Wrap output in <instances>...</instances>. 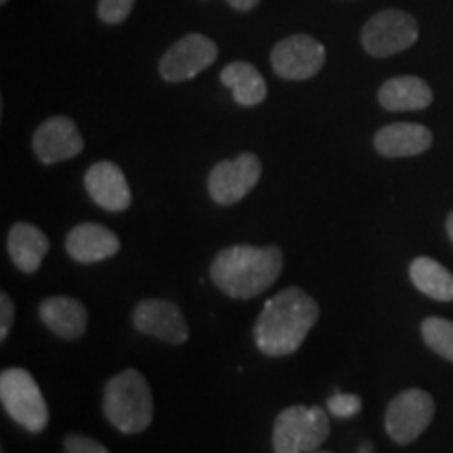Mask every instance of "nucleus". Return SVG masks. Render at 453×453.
Masks as SVG:
<instances>
[{
    "label": "nucleus",
    "instance_id": "4be33fe9",
    "mask_svg": "<svg viewBox=\"0 0 453 453\" xmlns=\"http://www.w3.org/2000/svg\"><path fill=\"white\" fill-rule=\"evenodd\" d=\"M134 0H99V19L105 21V24L116 26L127 21V17L133 13Z\"/></svg>",
    "mask_w": 453,
    "mask_h": 453
},
{
    "label": "nucleus",
    "instance_id": "a211bd4d",
    "mask_svg": "<svg viewBox=\"0 0 453 453\" xmlns=\"http://www.w3.org/2000/svg\"><path fill=\"white\" fill-rule=\"evenodd\" d=\"M378 101L388 111L426 110L433 104V90L418 76H396L382 84Z\"/></svg>",
    "mask_w": 453,
    "mask_h": 453
},
{
    "label": "nucleus",
    "instance_id": "412c9836",
    "mask_svg": "<svg viewBox=\"0 0 453 453\" xmlns=\"http://www.w3.org/2000/svg\"><path fill=\"white\" fill-rule=\"evenodd\" d=\"M422 338L430 350L447 361H453V321L428 317L422 321Z\"/></svg>",
    "mask_w": 453,
    "mask_h": 453
},
{
    "label": "nucleus",
    "instance_id": "7ed1b4c3",
    "mask_svg": "<svg viewBox=\"0 0 453 453\" xmlns=\"http://www.w3.org/2000/svg\"><path fill=\"white\" fill-rule=\"evenodd\" d=\"M107 422L124 434L143 433L154 420V396L150 382L137 370H124L110 378L104 393Z\"/></svg>",
    "mask_w": 453,
    "mask_h": 453
},
{
    "label": "nucleus",
    "instance_id": "dca6fc26",
    "mask_svg": "<svg viewBox=\"0 0 453 453\" xmlns=\"http://www.w3.org/2000/svg\"><path fill=\"white\" fill-rule=\"evenodd\" d=\"M42 324L49 327L55 336L64 340H76L87 332L88 313L81 300L70 296H50L44 298L41 309Z\"/></svg>",
    "mask_w": 453,
    "mask_h": 453
},
{
    "label": "nucleus",
    "instance_id": "6e6552de",
    "mask_svg": "<svg viewBox=\"0 0 453 453\" xmlns=\"http://www.w3.org/2000/svg\"><path fill=\"white\" fill-rule=\"evenodd\" d=\"M260 174L263 164L258 156L243 151L235 160H223L211 170L208 191L219 206H234L258 185Z\"/></svg>",
    "mask_w": 453,
    "mask_h": 453
},
{
    "label": "nucleus",
    "instance_id": "f8f14e48",
    "mask_svg": "<svg viewBox=\"0 0 453 453\" xmlns=\"http://www.w3.org/2000/svg\"><path fill=\"white\" fill-rule=\"evenodd\" d=\"M133 324L145 336H154L170 344H183L189 338L183 311L170 300H141L133 313Z\"/></svg>",
    "mask_w": 453,
    "mask_h": 453
},
{
    "label": "nucleus",
    "instance_id": "393cba45",
    "mask_svg": "<svg viewBox=\"0 0 453 453\" xmlns=\"http://www.w3.org/2000/svg\"><path fill=\"white\" fill-rule=\"evenodd\" d=\"M13 315H15L13 298H11L7 292H3L0 294V340H7L11 332V324H13Z\"/></svg>",
    "mask_w": 453,
    "mask_h": 453
},
{
    "label": "nucleus",
    "instance_id": "9d476101",
    "mask_svg": "<svg viewBox=\"0 0 453 453\" xmlns=\"http://www.w3.org/2000/svg\"><path fill=\"white\" fill-rule=\"evenodd\" d=\"M326 64V47L307 34H292L271 50V67L283 81H309Z\"/></svg>",
    "mask_w": 453,
    "mask_h": 453
},
{
    "label": "nucleus",
    "instance_id": "39448f33",
    "mask_svg": "<svg viewBox=\"0 0 453 453\" xmlns=\"http://www.w3.org/2000/svg\"><path fill=\"white\" fill-rule=\"evenodd\" d=\"M0 401L4 411L27 433H42L49 424V407L32 373L9 367L0 373Z\"/></svg>",
    "mask_w": 453,
    "mask_h": 453
},
{
    "label": "nucleus",
    "instance_id": "f03ea898",
    "mask_svg": "<svg viewBox=\"0 0 453 453\" xmlns=\"http://www.w3.org/2000/svg\"><path fill=\"white\" fill-rule=\"evenodd\" d=\"M283 252L277 246H229L220 250L211 267V280L220 292L237 300L258 296L277 281Z\"/></svg>",
    "mask_w": 453,
    "mask_h": 453
},
{
    "label": "nucleus",
    "instance_id": "f257e3e1",
    "mask_svg": "<svg viewBox=\"0 0 453 453\" xmlns=\"http://www.w3.org/2000/svg\"><path fill=\"white\" fill-rule=\"evenodd\" d=\"M319 319V304L303 288H286L265 303L257 326L254 342L267 357L296 353Z\"/></svg>",
    "mask_w": 453,
    "mask_h": 453
},
{
    "label": "nucleus",
    "instance_id": "1a4fd4ad",
    "mask_svg": "<svg viewBox=\"0 0 453 453\" xmlns=\"http://www.w3.org/2000/svg\"><path fill=\"white\" fill-rule=\"evenodd\" d=\"M219 57V47L212 38L203 36V34H187L170 47L166 53L162 55L160 76L166 82H185L196 78L206 67H211Z\"/></svg>",
    "mask_w": 453,
    "mask_h": 453
},
{
    "label": "nucleus",
    "instance_id": "0eeeda50",
    "mask_svg": "<svg viewBox=\"0 0 453 453\" xmlns=\"http://www.w3.org/2000/svg\"><path fill=\"white\" fill-rule=\"evenodd\" d=\"M433 418V396L422 388H407L388 403L384 426L396 445H410L430 426Z\"/></svg>",
    "mask_w": 453,
    "mask_h": 453
},
{
    "label": "nucleus",
    "instance_id": "4468645a",
    "mask_svg": "<svg viewBox=\"0 0 453 453\" xmlns=\"http://www.w3.org/2000/svg\"><path fill=\"white\" fill-rule=\"evenodd\" d=\"M65 250L76 263H99L120 250V237L99 223H81L67 234Z\"/></svg>",
    "mask_w": 453,
    "mask_h": 453
},
{
    "label": "nucleus",
    "instance_id": "a878e982",
    "mask_svg": "<svg viewBox=\"0 0 453 453\" xmlns=\"http://www.w3.org/2000/svg\"><path fill=\"white\" fill-rule=\"evenodd\" d=\"M260 0H226V4H229L231 9L235 11H242V13H248V11H252Z\"/></svg>",
    "mask_w": 453,
    "mask_h": 453
},
{
    "label": "nucleus",
    "instance_id": "2eb2a0df",
    "mask_svg": "<svg viewBox=\"0 0 453 453\" xmlns=\"http://www.w3.org/2000/svg\"><path fill=\"white\" fill-rule=\"evenodd\" d=\"M433 145V133L422 124L396 122L380 128L373 137V147L384 157L420 156Z\"/></svg>",
    "mask_w": 453,
    "mask_h": 453
},
{
    "label": "nucleus",
    "instance_id": "b1692460",
    "mask_svg": "<svg viewBox=\"0 0 453 453\" xmlns=\"http://www.w3.org/2000/svg\"><path fill=\"white\" fill-rule=\"evenodd\" d=\"M64 447L67 453H110L105 445L90 437H84V434H67Z\"/></svg>",
    "mask_w": 453,
    "mask_h": 453
},
{
    "label": "nucleus",
    "instance_id": "423d86ee",
    "mask_svg": "<svg viewBox=\"0 0 453 453\" xmlns=\"http://www.w3.org/2000/svg\"><path fill=\"white\" fill-rule=\"evenodd\" d=\"M416 17L399 9H387L367 19L361 44L372 57H390L413 47L418 41Z\"/></svg>",
    "mask_w": 453,
    "mask_h": 453
},
{
    "label": "nucleus",
    "instance_id": "cd10ccee",
    "mask_svg": "<svg viewBox=\"0 0 453 453\" xmlns=\"http://www.w3.org/2000/svg\"><path fill=\"white\" fill-rule=\"evenodd\" d=\"M359 453H372V445L365 443V445L359 449Z\"/></svg>",
    "mask_w": 453,
    "mask_h": 453
},
{
    "label": "nucleus",
    "instance_id": "5701e85b",
    "mask_svg": "<svg viewBox=\"0 0 453 453\" xmlns=\"http://www.w3.org/2000/svg\"><path fill=\"white\" fill-rule=\"evenodd\" d=\"M327 411L336 418H353L361 411V396L350 393H336L327 399Z\"/></svg>",
    "mask_w": 453,
    "mask_h": 453
},
{
    "label": "nucleus",
    "instance_id": "c85d7f7f",
    "mask_svg": "<svg viewBox=\"0 0 453 453\" xmlns=\"http://www.w3.org/2000/svg\"><path fill=\"white\" fill-rule=\"evenodd\" d=\"M9 3V0H0V4H7Z\"/></svg>",
    "mask_w": 453,
    "mask_h": 453
},
{
    "label": "nucleus",
    "instance_id": "bb28decb",
    "mask_svg": "<svg viewBox=\"0 0 453 453\" xmlns=\"http://www.w3.org/2000/svg\"><path fill=\"white\" fill-rule=\"evenodd\" d=\"M447 234H449V240L453 242V212L447 217Z\"/></svg>",
    "mask_w": 453,
    "mask_h": 453
},
{
    "label": "nucleus",
    "instance_id": "6ab92c4d",
    "mask_svg": "<svg viewBox=\"0 0 453 453\" xmlns=\"http://www.w3.org/2000/svg\"><path fill=\"white\" fill-rule=\"evenodd\" d=\"M220 82L231 88L237 105L254 107L267 99V84L263 73L248 61H234L220 72Z\"/></svg>",
    "mask_w": 453,
    "mask_h": 453
},
{
    "label": "nucleus",
    "instance_id": "20e7f679",
    "mask_svg": "<svg viewBox=\"0 0 453 453\" xmlns=\"http://www.w3.org/2000/svg\"><path fill=\"white\" fill-rule=\"evenodd\" d=\"M330 437V420L324 407L292 405L286 407L273 424L275 453H332L321 451Z\"/></svg>",
    "mask_w": 453,
    "mask_h": 453
},
{
    "label": "nucleus",
    "instance_id": "f3484780",
    "mask_svg": "<svg viewBox=\"0 0 453 453\" xmlns=\"http://www.w3.org/2000/svg\"><path fill=\"white\" fill-rule=\"evenodd\" d=\"M7 248L17 269L24 273H36L42 258L47 257L50 242L47 234L32 223H15L9 231Z\"/></svg>",
    "mask_w": 453,
    "mask_h": 453
},
{
    "label": "nucleus",
    "instance_id": "aec40b11",
    "mask_svg": "<svg viewBox=\"0 0 453 453\" xmlns=\"http://www.w3.org/2000/svg\"><path fill=\"white\" fill-rule=\"evenodd\" d=\"M410 277L413 286L426 296L449 303L453 300V273H449L437 260L420 257L410 265Z\"/></svg>",
    "mask_w": 453,
    "mask_h": 453
},
{
    "label": "nucleus",
    "instance_id": "ddd939ff",
    "mask_svg": "<svg viewBox=\"0 0 453 453\" xmlns=\"http://www.w3.org/2000/svg\"><path fill=\"white\" fill-rule=\"evenodd\" d=\"M84 187H87L90 200L110 212L127 211L133 202L128 180L124 177L122 168L113 162L105 160L93 164L84 174Z\"/></svg>",
    "mask_w": 453,
    "mask_h": 453
},
{
    "label": "nucleus",
    "instance_id": "9b49d317",
    "mask_svg": "<svg viewBox=\"0 0 453 453\" xmlns=\"http://www.w3.org/2000/svg\"><path fill=\"white\" fill-rule=\"evenodd\" d=\"M34 154L42 164L72 160L84 150V139L76 122L67 116H53L36 128L32 137Z\"/></svg>",
    "mask_w": 453,
    "mask_h": 453
}]
</instances>
